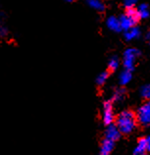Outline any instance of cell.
I'll list each match as a JSON object with an SVG mask.
<instances>
[{"instance_id":"1","label":"cell","mask_w":150,"mask_h":155,"mask_svg":"<svg viewBox=\"0 0 150 155\" xmlns=\"http://www.w3.org/2000/svg\"><path fill=\"white\" fill-rule=\"evenodd\" d=\"M136 126V116L132 111L126 110L122 112L117 119V127L121 134H129L135 130Z\"/></svg>"},{"instance_id":"2","label":"cell","mask_w":150,"mask_h":155,"mask_svg":"<svg viewBox=\"0 0 150 155\" xmlns=\"http://www.w3.org/2000/svg\"><path fill=\"white\" fill-rule=\"evenodd\" d=\"M135 116L136 121L139 124L143 126H147L150 124V100H148L146 103H144L141 106Z\"/></svg>"},{"instance_id":"3","label":"cell","mask_w":150,"mask_h":155,"mask_svg":"<svg viewBox=\"0 0 150 155\" xmlns=\"http://www.w3.org/2000/svg\"><path fill=\"white\" fill-rule=\"evenodd\" d=\"M139 54V52L135 48H129L124 53V65L126 69L132 71L133 65H135V60Z\"/></svg>"},{"instance_id":"4","label":"cell","mask_w":150,"mask_h":155,"mask_svg":"<svg viewBox=\"0 0 150 155\" xmlns=\"http://www.w3.org/2000/svg\"><path fill=\"white\" fill-rule=\"evenodd\" d=\"M103 121L105 125L112 124L114 122V113H113V106L110 101L104 103L103 106Z\"/></svg>"},{"instance_id":"5","label":"cell","mask_w":150,"mask_h":155,"mask_svg":"<svg viewBox=\"0 0 150 155\" xmlns=\"http://www.w3.org/2000/svg\"><path fill=\"white\" fill-rule=\"evenodd\" d=\"M107 126L108 127H107L106 130H105V138H108V140H113V141L118 140L122 134L119 130L118 127H117V125H114L112 123Z\"/></svg>"},{"instance_id":"6","label":"cell","mask_w":150,"mask_h":155,"mask_svg":"<svg viewBox=\"0 0 150 155\" xmlns=\"http://www.w3.org/2000/svg\"><path fill=\"white\" fill-rule=\"evenodd\" d=\"M114 142L113 140H108V138H105L101 143V147H100V154L102 155H108L112 152L113 148H114Z\"/></svg>"},{"instance_id":"7","label":"cell","mask_w":150,"mask_h":155,"mask_svg":"<svg viewBox=\"0 0 150 155\" xmlns=\"http://www.w3.org/2000/svg\"><path fill=\"white\" fill-rule=\"evenodd\" d=\"M107 26L110 30L114 31H122V27L120 24V20L117 19L114 16H112L108 20H107Z\"/></svg>"},{"instance_id":"8","label":"cell","mask_w":150,"mask_h":155,"mask_svg":"<svg viewBox=\"0 0 150 155\" xmlns=\"http://www.w3.org/2000/svg\"><path fill=\"white\" fill-rule=\"evenodd\" d=\"M147 150V140L146 138H140L137 142V146L135 149V154L137 155H141V154H145Z\"/></svg>"},{"instance_id":"9","label":"cell","mask_w":150,"mask_h":155,"mask_svg":"<svg viewBox=\"0 0 150 155\" xmlns=\"http://www.w3.org/2000/svg\"><path fill=\"white\" fill-rule=\"evenodd\" d=\"M120 20V24H121V27H122V30H128V28H132L135 25L133 21L129 17L128 15H123L122 17L119 19Z\"/></svg>"},{"instance_id":"10","label":"cell","mask_w":150,"mask_h":155,"mask_svg":"<svg viewBox=\"0 0 150 155\" xmlns=\"http://www.w3.org/2000/svg\"><path fill=\"white\" fill-rule=\"evenodd\" d=\"M86 2L88 4V6L93 8L96 11L102 12L105 9V5L104 3L101 1V0H86Z\"/></svg>"},{"instance_id":"11","label":"cell","mask_w":150,"mask_h":155,"mask_svg":"<svg viewBox=\"0 0 150 155\" xmlns=\"http://www.w3.org/2000/svg\"><path fill=\"white\" fill-rule=\"evenodd\" d=\"M125 34V38H127L128 40H132V39H135L136 38H139V30L137 28H135V27H132L128 28V30H126Z\"/></svg>"},{"instance_id":"12","label":"cell","mask_w":150,"mask_h":155,"mask_svg":"<svg viewBox=\"0 0 150 155\" xmlns=\"http://www.w3.org/2000/svg\"><path fill=\"white\" fill-rule=\"evenodd\" d=\"M126 15H128L129 17L132 20L135 24H136L140 20V16H139V11H137V9H135L133 7L127 8V12H126Z\"/></svg>"},{"instance_id":"13","label":"cell","mask_w":150,"mask_h":155,"mask_svg":"<svg viewBox=\"0 0 150 155\" xmlns=\"http://www.w3.org/2000/svg\"><path fill=\"white\" fill-rule=\"evenodd\" d=\"M132 80V71L131 70H126L121 74L120 76V83L121 84H127L128 83H129V81Z\"/></svg>"},{"instance_id":"14","label":"cell","mask_w":150,"mask_h":155,"mask_svg":"<svg viewBox=\"0 0 150 155\" xmlns=\"http://www.w3.org/2000/svg\"><path fill=\"white\" fill-rule=\"evenodd\" d=\"M137 11H139L140 18H148L149 8L147 5H145V4H141V5H139V7L137 8Z\"/></svg>"},{"instance_id":"15","label":"cell","mask_w":150,"mask_h":155,"mask_svg":"<svg viewBox=\"0 0 150 155\" xmlns=\"http://www.w3.org/2000/svg\"><path fill=\"white\" fill-rule=\"evenodd\" d=\"M108 72H103V73H101V74L97 77V79H96V83L98 85H102L104 84L105 83H106V81L108 79Z\"/></svg>"},{"instance_id":"16","label":"cell","mask_w":150,"mask_h":155,"mask_svg":"<svg viewBox=\"0 0 150 155\" xmlns=\"http://www.w3.org/2000/svg\"><path fill=\"white\" fill-rule=\"evenodd\" d=\"M119 67V60L116 58V57H113V58L109 61V63H108V68H109V70H111V71H115L117 70V68Z\"/></svg>"},{"instance_id":"17","label":"cell","mask_w":150,"mask_h":155,"mask_svg":"<svg viewBox=\"0 0 150 155\" xmlns=\"http://www.w3.org/2000/svg\"><path fill=\"white\" fill-rule=\"evenodd\" d=\"M141 96L145 99L150 100V84H146L141 88Z\"/></svg>"},{"instance_id":"18","label":"cell","mask_w":150,"mask_h":155,"mask_svg":"<svg viewBox=\"0 0 150 155\" xmlns=\"http://www.w3.org/2000/svg\"><path fill=\"white\" fill-rule=\"evenodd\" d=\"M124 94H125L124 89H118V91H116L114 93V100H121L123 98Z\"/></svg>"},{"instance_id":"19","label":"cell","mask_w":150,"mask_h":155,"mask_svg":"<svg viewBox=\"0 0 150 155\" xmlns=\"http://www.w3.org/2000/svg\"><path fill=\"white\" fill-rule=\"evenodd\" d=\"M136 2H137V0H124V4L127 8L133 7L135 5Z\"/></svg>"},{"instance_id":"20","label":"cell","mask_w":150,"mask_h":155,"mask_svg":"<svg viewBox=\"0 0 150 155\" xmlns=\"http://www.w3.org/2000/svg\"><path fill=\"white\" fill-rule=\"evenodd\" d=\"M146 140H147V150L150 151V137L146 138Z\"/></svg>"},{"instance_id":"21","label":"cell","mask_w":150,"mask_h":155,"mask_svg":"<svg viewBox=\"0 0 150 155\" xmlns=\"http://www.w3.org/2000/svg\"><path fill=\"white\" fill-rule=\"evenodd\" d=\"M147 38H148V39H150V31H148V35H147Z\"/></svg>"},{"instance_id":"22","label":"cell","mask_w":150,"mask_h":155,"mask_svg":"<svg viewBox=\"0 0 150 155\" xmlns=\"http://www.w3.org/2000/svg\"><path fill=\"white\" fill-rule=\"evenodd\" d=\"M66 1H68V2H72V1H74V0H66Z\"/></svg>"}]
</instances>
